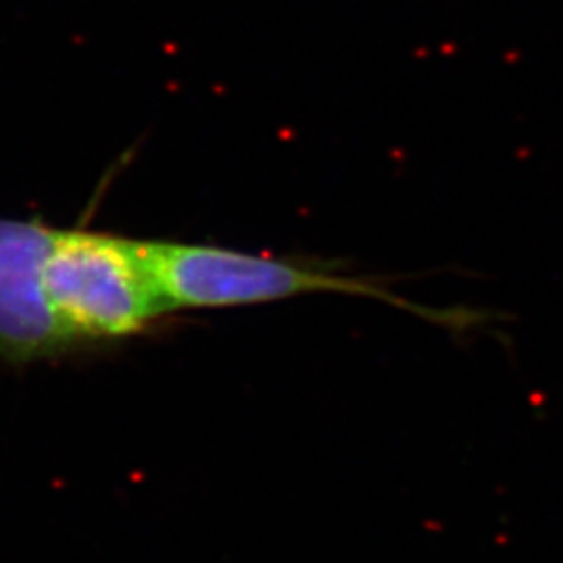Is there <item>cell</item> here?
<instances>
[{
    "label": "cell",
    "mask_w": 563,
    "mask_h": 563,
    "mask_svg": "<svg viewBox=\"0 0 563 563\" xmlns=\"http://www.w3.org/2000/svg\"><path fill=\"white\" fill-rule=\"evenodd\" d=\"M44 286L57 322L78 349L141 336L172 313L146 241L86 225L60 228Z\"/></svg>",
    "instance_id": "cell-2"
},
{
    "label": "cell",
    "mask_w": 563,
    "mask_h": 563,
    "mask_svg": "<svg viewBox=\"0 0 563 563\" xmlns=\"http://www.w3.org/2000/svg\"><path fill=\"white\" fill-rule=\"evenodd\" d=\"M148 262L169 311L234 309L290 301L307 295L369 297L446 328H472L478 313L443 311L405 301L374 278L344 274L332 263L255 255L201 242L146 241Z\"/></svg>",
    "instance_id": "cell-1"
},
{
    "label": "cell",
    "mask_w": 563,
    "mask_h": 563,
    "mask_svg": "<svg viewBox=\"0 0 563 563\" xmlns=\"http://www.w3.org/2000/svg\"><path fill=\"white\" fill-rule=\"evenodd\" d=\"M59 230L41 218H0V362L7 365L25 367L78 351L44 286Z\"/></svg>",
    "instance_id": "cell-3"
}]
</instances>
